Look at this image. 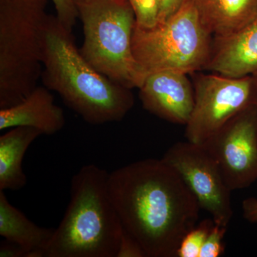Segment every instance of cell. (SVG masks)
Returning a JSON list of instances; mask_svg holds the SVG:
<instances>
[{
	"label": "cell",
	"instance_id": "obj_24",
	"mask_svg": "<svg viewBox=\"0 0 257 257\" xmlns=\"http://www.w3.org/2000/svg\"><path fill=\"white\" fill-rule=\"evenodd\" d=\"M256 105H257V92H256Z\"/></svg>",
	"mask_w": 257,
	"mask_h": 257
},
{
	"label": "cell",
	"instance_id": "obj_12",
	"mask_svg": "<svg viewBox=\"0 0 257 257\" xmlns=\"http://www.w3.org/2000/svg\"><path fill=\"white\" fill-rule=\"evenodd\" d=\"M218 41L216 53L207 64L211 70L233 78L257 72V15L239 32Z\"/></svg>",
	"mask_w": 257,
	"mask_h": 257
},
{
	"label": "cell",
	"instance_id": "obj_9",
	"mask_svg": "<svg viewBox=\"0 0 257 257\" xmlns=\"http://www.w3.org/2000/svg\"><path fill=\"white\" fill-rule=\"evenodd\" d=\"M200 145L215 160L231 192L251 185L257 180L256 102Z\"/></svg>",
	"mask_w": 257,
	"mask_h": 257
},
{
	"label": "cell",
	"instance_id": "obj_2",
	"mask_svg": "<svg viewBox=\"0 0 257 257\" xmlns=\"http://www.w3.org/2000/svg\"><path fill=\"white\" fill-rule=\"evenodd\" d=\"M42 67L44 86L88 124L121 121L133 108L130 89L93 67L76 47L72 32L53 15H49L45 26Z\"/></svg>",
	"mask_w": 257,
	"mask_h": 257
},
{
	"label": "cell",
	"instance_id": "obj_5",
	"mask_svg": "<svg viewBox=\"0 0 257 257\" xmlns=\"http://www.w3.org/2000/svg\"><path fill=\"white\" fill-rule=\"evenodd\" d=\"M82 23L84 58L100 73L128 89L143 85L146 75L135 60L136 20L128 0H74Z\"/></svg>",
	"mask_w": 257,
	"mask_h": 257
},
{
	"label": "cell",
	"instance_id": "obj_6",
	"mask_svg": "<svg viewBox=\"0 0 257 257\" xmlns=\"http://www.w3.org/2000/svg\"><path fill=\"white\" fill-rule=\"evenodd\" d=\"M210 36L201 23L194 2L189 0L155 28L135 25L134 56L146 77L164 70L190 73L209 62Z\"/></svg>",
	"mask_w": 257,
	"mask_h": 257
},
{
	"label": "cell",
	"instance_id": "obj_15",
	"mask_svg": "<svg viewBox=\"0 0 257 257\" xmlns=\"http://www.w3.org/2000/svg\"><path fill=\"white\" fill-rule=\"evenodd\" d=\"M41 135L35 128L17 126L0 137V190L18 191L26 186L24 156L29 147Z\"/></svg>",
	"mask_w": 257,
	"mask_h": 257
},
{
	"label": "cell",
	"instance_id": "obj_8",
	"mask_svg": "<svg viewBox=\"0 0 257 257\" xmlns=\"http://www.w3.org/2000/svg\"><path fill=\"white\" fill-rule=\"evenodd\" d=\"M178 174L201 209L214 224L228 227L234 215L231 192L215 160L202 145L187 141L175 143L162 158Z\"/></svg>",
	"mask_w": 257,
	"mask_h": 257
},
{
	"label": "cell",
	"instance_id": "obj_7",
	"mask_svg": "<svg viewBox=\"0 0 257 257\" xmlns=\"http://www.w3.org/2000/svg\"><path fill=\"white\" fill-rule=\"evenodd\" d=\"M194 109L186 124L185 138L202 145L229 120L256 102L254 83L250 76L199 77L194 89Z\"/></svg>",
	"mask_w": 257,
	"mask_h": 257
},
{
	"label": "cell",
	"instance_id": "obj_3",
	"mask_svg": "<svg viewBox=\"0 0 257 257\" xmlns=\"http://www.w3.org/2000/svg\"><path fill=\"white\" fill-rule=\"evenodd\" d=\"M109 174L90 164L72 177L67 210L44 257H116L123 227L109 194Z\"/></svg>",
	"mask_w": 257,
	"mask_h": 257
},
{
	"label": "cell",
	"instance_id": "obj_16",
	"mask_svg": "<svg viewBox=\"0 0 257 257\" xmlns=\"http://www.w3.org/2000/svg\"><path fill=\"white\" fill-rule=\"evenodd\" d=\"M214 225L212 218L198 223L184 236L177 250V257H199L203 245Z\"/></svg>",
	"mask_w": 257,
	"mask_h": 257
},
{
	"label": "cell",
	"instance_id": "obj_1",
	"mask_svg": "<svg viewBox=\"0 0 257 257\" xmlns=\"http://www.w3.org/2000/svg\"><path fill=\"white\" fill-rule=\"evenodd\" d=\"M108 184L123 229L145 256L177 257L201 209L178 174L162 159H147L113 171Z\"/></svg>",
	"mask_w": 257,
	"mask_h": 257
},
{
	"label": "cell",
	"instance_id": "obj_21",
	"mask_svg": "<svg viewBox=\"0 0 257 257\" xmlns=\"http://www.w3.org/2000/svg\"><path fill=\"white\" fill-rule=\"evenodd\" d=\"M189 1V0H161L158 24L165 23Z\"/></svg>",
	"mask_w": 257,
	"mask_h": 257
},
{
	"label": "cell",
	"instance_id": "obj_18",
	"mask_svg": "<svg viewBox=\"0 0 257 257\" xmlns=\"http://www.w3.org/2000/svg\"><path fill=\"white\" fill-rule=\"evenodd\" d=\"M226 226L214 224L201 249L199 257H219L224 254V238Z\"/></svg>",
	"mask_w": 257,
	"mask_h": 257
},
{
	"label": "cell",
	"instance_id": "obj_19",
	"mask_svg": "<svg viewBox=\"0 0 257 257\" xmlns=\"http://www.w3.org/2000/svg\"><path fill=\"white\" fill-rule=\"evenodd\" d=\"M57 13V19L66 30L72 32L77 19L78 10L74 0H52Z\"/></svg>",
	"mask_w": 257,
	"mask_h": 257
},
{
	"label": "cell",
	"instance_id": "obj_23",
	"mask_svg": "<svg viewBox=\"0 0 257 257\" xmlns=\"http://www.w3.org/2000/svg\"><path fill=\"white\" fill-rule=\"evenodd\" d=\"M243 217L250 223H257V199L248 197L241 204Z\"/></svg>",
	"mask_w": 257,
	"mask_h": 257
},
{
	"label": "cell",
	"instance_id": "obj_11",
	"mask_svg": "<svg viewBox=\"0 0 257 257\" xmlns=\"http://www.w3.org/2000/svg\"><path fill=\"white\" fill-rule=\"evenodd\" d=\"M65 123L63 109L55 104L53 95L45 86H37L16 105L0 109V130L27 126L42 135H53Z\"/></svg>",
	"mask_w": 257,
	"mask_h": 257
},
{
	"label": "cell",
	"instance_id": "obj_14",
	"mask_svg": "<svg viewBox=\"0 0 257 257\" xmlns=\"http://www.w3.org/2000/svg\"><path fill=\"white\" fill-rule=\"evenodd\" d=\"M55 229L41 227L28 219L8 201L0 190V235L28 251V257H44Z\"/></svg>",
	"mask_w": 257,
	"mask_h": 257
},
{
	"label": "cell",
	"instance_id": "obj_20",
	"mask_svg": "<svg viewBox=\"0 0 257 257\" xmlns=\"http://www.w3.org/2000/svg\"><path fill=\"white\" fill-rule=\"evenodd\" d=\"M116 257H146L138 241L123 229Z\"/></svg>",
	"mask_w": 257,
	"mask_h": 257
},
{
	"label": "cell",
	"instance_id": "obj_22",
	"mask_svg": "<svg viewBox=\"0 0 257 257\" xmlns=\"http://www.w3.org/2000/svg\"><path fill=\"white\" fill-rule=\"evenodd\" d=\"M0 257H28V252L18 243L5 239L0 243Z\"/></svg>",
	"mask_w": 257,
	"mask_h": 257
},
{
	"label": "cell",
	"instance_id": "obj_4",
	"mask_svg": "<svg viewBox=\"0 0 257 257\" xmlns=\"http://www.w3.org/2000/svg\"><path fill=\"white\" fill-rule=\"evenodd\" d=\"M48 0H0V109L16 105L42 72Z\"/></svg>",
	"mask_w": 257,
	"mask_h": 257
},
{
	"label": "cell",
	"instance_id": "obj_17",
	"mask_svg": "<svg viewBox=\"0 0 257 257\" xmlns=\"http://www.w3.org/2000/svg\"><path fill=\"white\" fill-rule=\"evenodd\" d=\"M135 15L137 27L155 28L158 24L161 0H128Z\"/></svg>",
	"mask_w": 257,
	"mask_h": 257
},
{
	"label": "cell",
	"instance_id": "obj_13",
	"mask_svg": "<svg viewBox=\"0 0 257 257\" xmlns=\"http://www.w3.org/2000/svg\"><path fill=\"white\" fill-rule=\"evenodd\" d=\"M202 26L209 35L226 38L256 18L257 0H193Z\"/></svg>",
	"mask_w": 257,
	"mask_h": 257
},
{
	"label": "cell",
	"instance_id": "obj_10",
	"mask_svg": "<svg viewBox=\"0 0 257 257\" xmlns=\"http://www.w3.org/2000/svg\"><path fill=\"white\" fill-rule=\"evenodd\" d=\"M144 108L175 124L186 125L194 109V90L187 74L158 71L148 74L140 87Z\"/></svg>",
	"mask_w": 257,
	"mask_h": 257
}]
</instances>
